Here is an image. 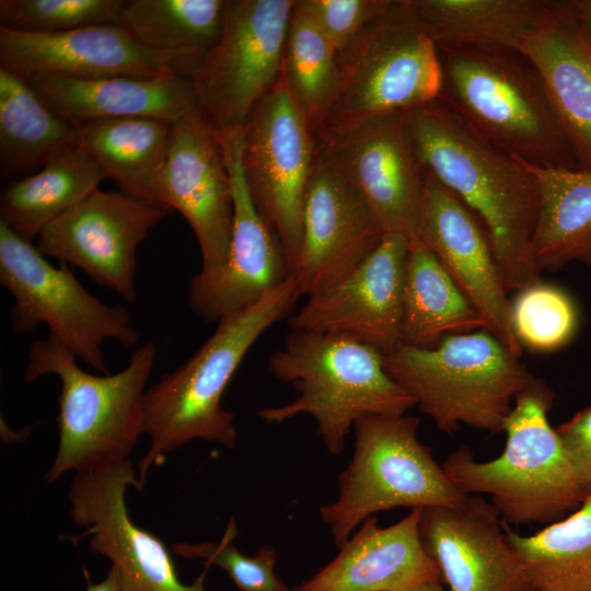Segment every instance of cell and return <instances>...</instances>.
Masks as SVG:
<instances>
[{"label":"cell","instance_id":"6da1fadb","mask_svg":"<svg viewBox=\"0 0 591 591\" xmlns=\"http://www.w3.org/2000/svg\"><path fill=\"white\" fill-rule=\"evenodd\" d=\"M404 114L422 170L483 224L508 293L541 281L532 254L538 189L531 171L476 136L439 100Z\"/></svg>","mask_w":591,"mask_h":591},{"label":"cell","instance_id":"7a4b0ae2","mask_svg":"<svg viewBox=\"0 0 591 591\" xmlns=\"http://www.w3.org/2000/svg\"><path fill=\"white\" fill-rule=\"evenodd\" d=\"M299 298L292 277L257 303L218 322L215 333L185 363L147 389L142 433L149 436L150 447L138 463V490L152 466L195 439L235 447L234 415L221 406L223 393L252 346L291 314Z\"/></svg>","mask_w":591,"mask_h":591},{"label":"cell","instance_id":"3957f363","mask_svg":"<svg viewBox=\"0 0 591 591\" xmlns=\"http://www.w3.org/2000/svg\"><path fill=\"white\" fill-rule=\"evenodd\" d=\"M438 100L471 131L536 166L578 169L542 78L520 50L438 47Z\"/></svg>","mask_w":591,"mask_h":591},{"label":"cell","instance_id":"277c9868","mask_svg":"<svg viewBox=\"0 0 591 591\" xmlns=\"http://www.w3.org/2000/svg\"><path fill=\"white\" fill-rule=\"evenodd\" d=\"M552 403V390L534 378L514 399L499 456L477 461L470 449L460 448L441 464L463 494L488 495L509 526H546L573 512L589 496L548 421Z\"/></svg>","mask_w":591,"mask_h":591},{"label":"cell","instance_id":"5b68a950","mask_svg":"<svg viewBox=\"0 0 591 591\" xmlns=\"http://www.w3.org/2000/svg\"><path fill=\"white\" fill-rule=\"evenodd\" d=\"M267 367L298 395L285 405L259 409L258 416L268 424L312 416L317 436L333 455L340 454L358 419L405 415L416 405L386 372L384 356L347 336L290 331Z\"/></svg>","mask_w":591,"mask_h":591},{"label":"cell","instance_id":"8992f818","mask_svg":"<svg viewBox=\"0 0 591 591\" xmlns=\"http://www.w3.org/2000/svg\"><path fill=\"white\" fill-rule=\"evenodd\" d=\"M27 358L26 382L46 374L61 382L59 444L45 479L53 483L70 471L86 473L129 460L142 434L143 396L157 358L155 344L148 340L136 347L127 367L115 374L83 371L50 335L32 341Z\"/></svg>","mask_w":591,"mask_h":591},{"label":"cell","instance_id":"52a82bcc","mask_svg":"<svg viewBox=\"0 0 591 591\" xmlns=\"http://www.w3.org/2000/svg\"><path fill=\"white\" fill-rule=\"evenodd\" d=\"M389 375L438 429L497 433L534 376L489 331L445 336L437 346L401 345L384 356Z\"/></svg>","mask_w":591,"mask_h":591},{"label":"cell","instance_id":"ba28073f","mask_svg":"<svg viewBox=\"0 0 591 591\" xmlns=\"http://www.w3.org/2000/svg\"><path fill=\"white\" fill-rule=\"evenodd\" d=\"M416 416H367L352 427V457L338 497L320 517L340 547L367 518L394 508L454 507L466 496L417 437Z\"/></svg>","mask_w":591,"mask_h":591},{"label":"cell","instance_id":"9c48e42d","mask_svg":"<svg viewBox=\"0 0 591 591\" xmlns=\"http://www.w3.org/2000/svg\"><path fill=\"white\" fill-rule=\"evenodd\" d=\"M337 66L336 89L320 127L405 112L438 100L441 91L438 45L408 0H393L338 54Z\"/></svg>","mask_w":591,"mask_h":591},{"label":"cell","instance_id":"30bf717a","mask_svg":"<svg viewBox=\"0 0 591 591\" xmlns=\"http://www.w3.org/2000/svg\"><path fill=\"white\" fill-rule=\"evenodd\" d=\"M46 258L35 244L0 223V283L14 299L10 311L13 332L25 334L45 324L49 335L76 358L107 374L104 343L115 339L135 347L139 341L129 311L105 304L67 265L57 267Z\"/></svg>","mask_w":591,"mask_h":591},{"label":"cell","instance_id":"8fae6325","mask_svg":"<svg viewBox=\"0 0 591 591\" xmlns=\"http://www.w3.org/2000/svg\"><path fill=\"white\" fill-rule=\"evenodd\" d=\"M296 0H227L220 37L190 79L218 132L243 128L278 81Z\"/></svg>","mask_w":591,"mask_h":591},{"label":"cell","instance_id":"7c38bea8","mask_svg":"<svg viewBox=\"0 0 591 591\" xmlns=\"http://www.w3.org/2000/svg\"><path fill=\"white\" fill-rule=\"evenodd\" d=\"M317 144L279 77L243 127L242 165L251 198L279 239L294 273L302 213Z\"/></svg>","mask_w":591,"mask_h":591},{"label":"cell","instance_id":"4fadbf2b","mask_svg":"<svg viewBox=\"0 0 591 591\" xmlns=\"http://www.w3.org/2000/svg\"><path fill=\"white\" fill-rule=\"evenodd\" d=\"M318 151L369 206L384 234L416 232L425 172L404 112L320 127Z\"/></svg>","mask_w":591,"mask_h":591},{"label":"cell","instance_id":"5bb4252c","mask_svg":"<svg viewBox=\"0 0 591 591\" xmlns=\"http://www.w3.org/2000/svg\"><path fill=\"white\" fill-rule=\"evenodd\" d=\"M172 208L100 188L48 223L36 239L45 257L81 269L101 287L134 303L137 252Z\"/></svg>","mask_w":591,"mask_h":591},{"label":"cell","instance_id":"9a60e30c","mask_svg":"<svg viewBox=\"0 0 591 591\" xmlns=\"http://www.w3.org/2000/svg\"><path fill=\"white\" fill-rule=\"evenodd\" d=\"M233 202V231L227 263L200 269L188 282L189 308L218 323L257 303L293 277L282 245L257 211L242 165L243 128L219 132Z\"/></svg>","mask_w":591,"mask_h":591},{"label":"cell","instance_id":"2e32d148","mask_svg":"<svg viewBox=\"0 0 591 591\" xmlns=\"http://www.w3.org/2000/svg\"><path fill=\"white\" fill-rule=\"evenodd\" d=\"M139 489L132 463L76 474L70 486V515L92 535L90 549L106 557L120 591H206L205 570L192 584L183 583L163 541L132 522L125 496Z\"/></svg>","mask_w":591,"mask_h":591},{"label":"cell","instance_id":"e0dca14e","mask_svg":"<svg viewBox=\"0 0 591 591\" xmlns=\"http://www.w3.org/2000/svg\"><path fill=\"white\" fill-rule=\"evenodd\" d=\"M409 234H384L375 250L332 287L309 297L288 318L290 331L347 336L383 356L403 344Z\"/></svg>","mask_w":591,"mask_h":591},{"label":"cell","instance_id":"ac0fdd59","mask_svg":"<svg viewBox=\"0 0 591 591\" xmlns=\"http://www.w3.org/2000/svg\"><path fill=\"white\" fill-rule=\"evenodd\" d=\"M160 196L190 225L200 248L201 269L223 266L233 231L230 178L219 132L198 106L172 123Z\"/></svg>","mask_w":591,"mask_h":591},{"label":"cell","instance_id":"d6986e66","mask_svg":"<svg viewBox=\"0 0 591 591\" xmlns=\"http://www.w3.org/2000/svg\"><path fill=\"white\" fill-rule=\"evenodd\" d=\"M0 68L27 81L38 76L153 78L173 72L190 78L196 66L142 46L118 24H106L57 34L0 26Z\"/></svg>","mask_w":591,"mask_h":591},{"label":"cell","instance_id":"ffe728a7","mask_svg":"<svg viewBox=\"0 0 591 591\" xmlns=\"http://www.w3.org/2000/svg\"><path fill=\"white\" fill-rule=\"evenodd\" d=\"M384 232L369 206L318 151L305 192L294 268L300 297H312L356 269Z\"/></svg>","mask_w":591,"mask_h":591},{"label":"cell","instance_id":"44dd1931","mask_svg":"<svg viewBox=\"0 0 591 591\" xmlns=\"http://www.w3.org/2000/svg\"><path fill=\"white\" fill-rule=\"evenodd\" d=\"M425 172L416 234L484 316L488 331L522 355L511 321V301L487 233L477 217Z\"/></svg>","mask_w":591,"mask_h":591},{"label":"cell","instance_id":"7402d4cb","mask_svg":"<svg viewBox=\"0 0 591 591\" xmlns=\"http://www.w3.org/2000/svg\"><path fill=\"white\" fill-rule=\"evenodd\" d=\"M419 536L449 591H533L498 511L479 495L421 508Z\"/></svg>","mask_w":591,"mask_h":591},{"label":"cell","instance_id":"603a6c76","mask_svg":"<svg viewBox=\"0 0 591 591\" xmlns=\"http://www.w3.org/2000/svg\"><path fill=\"white\" fill-rule=\"evenodd\" d=\"M537 69L578 169L591 170V44L570 1H546L519 49Z\"/></svg>","mask_w":591,"mask_h":591},{"label":"cell","instance_id":"cb8c5ba5","mask_svg":"<svg viewBox=\"0 0 591 591\" xmlns=\"http://www.w3.org/2000/svg\"><path fill=\"white\" fill-rule=\"evenodd\" d=\"M420 509L385 528L367 518L338 555L292 591H402L441 578L419 536Z\"/></svg>","mask_w":591,"mask_h":591},{"label":"cell","instance_id":"d4e9b609","mask_svg":"<svg viewBox=\"0 0 591 591\" xmlns=\"http://www.w3.org/2000/svg\"><path fill=\"white\" fill-rule=\"evenodd\" d=\"M26 82L51 111L76 126L137 116L173 123L198 106L192 79L174 72L153 78L38 76Z\"/></svg>","mask_w":591,"mask_h":591},{"label":"cell","instance_id":"484cf974","mask_svg":"<svg viewBox=\"0 0 591 591\" xmlns=\"http://www.w3.org/2000/svg\"><path fill=\"white\" fill-rule=\"evenodd\" d=\"M106 175L78 141L56 150L42 169L11 181L0 199V223L27 242L99 189Z\"/></svg>","mask_w":591,"mask_h":591},{"label":"cell","instance_id":"4316f807","mask_svg":"<svg viewBox=\"0 0 591 591\" xmlns=\"http://www.w3.org/2000/svg\"><path fill=\"white\" fill-rule=\"evenodd\" d=\"M172 123L154 117H120L78 125L79 142L120 192L164 205L160 176Z\"/></svg>","mask_w":591,"mask_h":591},{"label":"cell","instance_id":"83f0119b","mask_svg":"<svg viewBox=\"0 0 591 591\" xmlns=\"http://www.w3.org/2000/svg\"><path fill=\"white\" fill-rule=\"evenodd\" d=\"M538 213L532 240L537 268L556 270L591 264V170L536 166Z\"/></svg>","mask_w":591,"mask_h":591},{"label":"cell","instance_id":"f1b7e54d","mask_svg":"<svg viewBox=\"0 0 591 591\" xmlns=\"http://www.w3.org/2000/svg\"><path fill=\"white\" fill-rule=\"evenodd\" d=\"M488 331L434 254L409 234L405 266L403 344L431 348L445 336Z\"/></svg>","mask_w":591,"mask_h":591},{"label":"cell","instance_id":"f546056e","mask_svg":"<svg viewBox=\"0 0 591 591\" xmlns=\"http://www.w3.org/2000/svg\"><path fill=\"white\" fill-rule=\"evenodd\" d=\"M438 47L519 49L546 5L544 0H408Z\"/></svg>","mask_w":591,"mask_h":591},{"label":"cell","instance_id":"4dcf8cb0","mask_svg":"<svg viewBox=\"0 0 591 591\" xmlns=\"http://www.w3.org/2000/svg\"><path fill=\"white\" fill-rule=\"evenodd\" d=\"M78 140L74 124L51 111L25 80L0 68V164L10 182L39 171L56 150Z\"/></svg>","mask_w":591,"mask_h":591},{"label":"cell","instance_id":"1f68e13d","mask_svg":"<svg viewBox=\"0 0 591 591\" xmlns=\"http://www.w3.org/2000/svg\"><path fill=\"white\" fill-rule=\"evenodd\" d=\"M505 530L533 591H591V495L532 535Z\"/></svg>","mask_w":591,"mask_h":591},{"label":"cell","instance_id":"d6a6232c","mask_svg":"<svg viewBox=\"0 0 591 591\" xmlns=\"http://www.w3.org/2000/svg\"><path fill=\"white\" fill-rule=\"evenodd\" d=\"M225 4L227 0H125L118 25L142 46L184 57L197 68L220 37Z\"/></svg>","mask_w":591,"mask_h":591},{"label":"cell","instance_id":"836d02e7","mask_svg":"<svg viewBox=\"0 0 591 591\" xmlns=\"http://www.w3.org/2000/svg\"><path fill=\"white\" fill-rule=\"evenodd\" d=\"M338 53L298 0L283 45L281 78L292 101L315 132L333 99Z\"/></svg>","mask_w":591,"mask_h":591},{"label":"cell","instance_id":"e575fe53","mask_svg":"<svg viewBox=\"0 0 591 591\" xmlns=\"http://www.w3.org/2000/svg\"><path fill=\"white\" fill-rule=\"evenodd\" d=\"M514 335L534 351H553L566 345L577 326L576 309L559 288L541 281L519 290L511 302Z\"/></svg>","mask_w":591,"mask_h":591},{"label":"cell","instance_id":"d590c367","mask_svg":"<svg viewBox=\"0 0 591 591\" xmlns=\"http://www.w3.org/2000/svg\"><path fill=\"white\" fill-rule=\"evenodd\" d=\"M125 0H1L0 26L22 33L57 34L118 24Z\"/></svg>","mask_w":591,"mask_h":591},{"label":"cell","instance_id":"8d00e7d4","mask_svg":"<svg viewBox=\"0 0 591 591\" xmlns=\"http://www.w3.org/2000/svg\"><path fill=\"white\" fill-rule=\"evenodd\" d=\"M235 535L232 518L220 542L174 543L171 548L183 557L200 558L224 569L241 591H292L275 573L274 547L263 545L253 556H246L231 544Z\"/></svg>","mask_w":591,"mask_h":591},{"label":"cell","instance_id":"74e56055","mask_svg":"<svg viewBox=\"0 0 591 591\" xmlns=\"http://www.w3.org/2000/svg\"><path fill=\"white\" fill-rule=\"evenodd\" d=\"M337 53L371 22L384 14L393 0H298Z\"/></svg>","mask_w":591,"mask_h":591},{"label":"cell","instance_id":"f35d334b","mask_svg":"<svg viewBox=\"0 0 591 591\" xmlns=\"http://www.w3.org/2000/svg\"><path fill=\"white\" fill-rule=\"evenodd\" d=\"M555 429L587 491L591 495V407L578 412Z\"/></svg>","mask_w":591,"mask_h":591},{"label":"cell","instance_id":"ab89813d","mask_svg":"<svg viewBox=\"0 0 591 591\" xmlns=\"http://www.w3.org/2000/svg\"><path fill=\"white\" fill-rule=\"evenodd\" d=\"M570 2L582 33L591 44V0H572Z\"/></svg>","mask_w":591,"mask_h":591},{"label":"cell","instance_id":"60d3db41","mask_svg":"<svg viewBox=\"0 0 591 591\" xmlns=\"http://www.w3.org/2000/svg\"><path fill=\"white\" fill-rule=\"evenodd\" d=\"M85 591H120L115 570L111 567L106 578L99 583H90Z\"/></svg>","mask_w":591,"mask_h":591},{"label":"cell","instance_id":"b9f144b4","mask_svg":"<svg viewBox=\"0 0 591 591\" xmlns=\"http://www.w3.org/2000/svg\"><path fill=\"white\" fill-rule=\"evenodd\" d=\"M402 591H449L443 588L441 578L422 581Z\"/></svg>","mask_w":591,"mask_h":591}]
</instances>
